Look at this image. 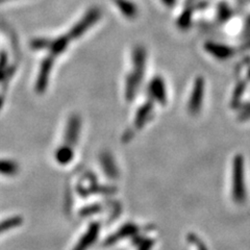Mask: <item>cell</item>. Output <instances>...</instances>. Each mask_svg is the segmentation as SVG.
Segmentation results:
<instances>
[{"instance_id":"cell-16","label":"cell","mask_w":250,"mask_h":250,"mask_svg":"<svg viewBox=\"0 0 250 250\" xmlns=\"http://www.w3.org/2000/svg\"><path fill=\"white\" fill-rule=\"evenodd\" d=\"M163 2L165 3L167 6H173L176 3V0H163Z\"/></svg>"},{"instance_id":"cell-18","label":"cell","mask_w":250,"mask_h":250,"mask_svg":"<svg viewBox=\"0 0 250 250\" xmlns=\"http://www.w3.org/2000/svg\"><path fill=\"white\" fill-rule=\"evenodd\" d=\"M249 22H250V19H249Z\"/></svg>"},{"instance_id":"cell-12","label":"cell","mask_w":250,"mask_h":250,"mask_svg":"<svg viewBox=\"0 0 250 250\" xmlns=\"http://www.w3.org/2000/svg\"><path fill=\"white\" fill-rule=\"evenodd\" d=\"M0 171L3 173H13L16 171V165L11 161H0Z\"/></svg>"},{"instance_id":"cell-3","label":"cell","mask_w":250,"mask_h":250,"mask_svg":"<svg viewBox=\"0 0 250 250\" xmlns=\"http://www.w3.org/2000/svg\"><path fill=\"white\" fill-rule=\"evenodd\" d=\"M205 80L203 77L199 76L195 80L194 87L192 89V93L189 100V104H188V108L189 112L193 115H196L200 112L203 104V97H205Z\"/></svg>"},{"instance_id":"cell-9","label":"cell","mask_w":250,"mask_h":250,"mask_svg":"<svg viewBox=\"0 0 250 250\" xmlns=\"http://www.w3.org/2000/svg\"><path fill=\"white\" fill-rule=\"evenodd\" d=\"M115 2L118 5L120 12L125 16V17L129 19L136 18V16L138 14V9L134 3L128 1V0H115Z\"/></svg>"},{"instance_id":"cell-2","label":"cell","mask_w":250,"mask_h":250,"mask_svg":"<svg viewBox=\"0 0 250 250\" xmlns=\"http://www.w3.org/2000/svg\"><path fill=\"white\" fill-rule=\"evenodd\" d=\"M101 12L99 9H91L80 21L70 30L69 36L71 38H80L90 27H92L100 19Z\"/></svg>"},{"instance_id":"cell-11","label":"cell","mask_w":250,"mask_h":250,"mask_svg":"<svg viewBox=\"0 0 250 250\" xmlns=\"http://www.w3.org/2000/svg\"><path fill=\"white\" fill-rule=\"evenodd\" d=\"M73 158L72 148L68 145H62L56 152V159L61 164H67Z\"/></svg>"},{"instance_id":"cell-13","label":"cell","mask_w":250,"mask_h":250,"mask_svg":"<svg viewBox=\"0 0 250 250\" xmlns=\"http://www.w3.org/2000/svg\"><path fill=\"white\" fill-rule=\"evenodd\" d=\"M50 41L45 40V39H39V40H35L31 43V46L34 47L35 49H44V48H49Z\"/></svg>"},{"instance_id":"cell-14","label":"cell","mask_w":250,"mask_h":250,"mask_svg":"<svg viewBox=\"0 0 250 250\" xmlns=\"http://www.w3.org/2000/svg\"><path fill=\"white\" fill-rule=\"evenodd\" d=\"M189 23H190V15L188 14V13L183 14L181 19H179V26L187 27Z\"/></svg>"},{"instance_id":"cell-17","label":"cell","mask_w":250,"mask_h":250,"mask_svg":"<svg viewBox=\"0 0 250 250\" xmlns=\"http://www.w3.org/2000/svg\"><path fill=\"white\" fill-rule=\"evenodd\" d=\"M0 1H3V0H0Z\"/></svg>"},{"instance_id":"cell-1","label":"cell","mask_w":250,"mask_h":250,"mask_svg":"<svg viewBox=\"0 0 250 250\" xmlns=\"http://www.w3.org/2000/svg\"><path fill=\"white\" fill-rule=\"evenodd\" d=\"M132 71L126 78L125 96L130 101L136 96L141 81H143L146 68V50L142 46H137L132 52Z\"/></svg>"},{"instance_id":"cell-6","label":"cell","mask_w":250,"mask_h":250,"mask_svg":"<svg viewBox=\"0 0 250 250\" xmlns=\"http://www.w3.org/2000/svg\"><path fill=\"white\" fill-rule=\"evenodd\" d=\"M149 94L151 97L161 104H166L167 103V92L166 84L162 77H154L149 83Z\"/></svg>"},{"instance_id":"cell-4","label":"cell","mask_w":250,"mask_h":250,"mask_svg":"<svg viewBox=\"0 0 250 250\" xmlns=\"http://www.w3.org/2000/svg\"><path fill=\"white\" fill-rule=\"evenodd\" d=\"M81 127H82V120L81 117L78 115H72L70 117L68 123H67V127H66V132H65V144L72 147L76 145L78 138H80V132H81Z\"/></svg>"},{"instance_id":"cell-15","label":"cell","mask_w":250,"mask_h":250,"mask_svg":"<svg viewBox=\"0 0 250 250\" xmlns=\"http://www.w3.org/2000/svg\"><path fill=\"white\" fill-rule=\"evenodd\" d=\"M241 116H243V118H250V104L242 106Z\"/></svg>"},{"instance_id":"cell-7","label":"cell","mask_w":250,"mask_h":250,"mask_svg":"<svg viewBox=\"0 0 250 250\" xmlns=\"http://www.w3.org/2000/svg\"><path fill=\"white\" fill-rule=\"evenodd\" d=\"M205 48L208 53L212 54L213 57L217 58L218 60H226L233 53L232 49L229 48V47L214 42H207Z\"/></svg>"},{"instance_id":"cell-10","label":"cell","mask_w":250,"mask_h":250,"mask_svg":"<svg viewBox=\"0 0 250 250\" xmlns=\"http://www.w3.org/2000/svg\"><path fill=\"white\" fill-rule=\"evenodd\" d=\"M68 44L69 38L67 36H62L56 39V40L51 41L49 45V49L52 56H60V54H62L66 50Z\"/></svg>"},{"instance_id":"cell-8","label":"cell","mask_w":250,"mask_h":250,"mask_svg":"<svg viewBox=\"0 0 250 250\" xmlns=\"http://www.w3.org/2000/svg\"><path fill=\"white\" fill-rule=\"evenodd\" d=\"M153 109V104L152 103H146L139 108V111L136 116V120H135V125L137 128H142L145 123L148 121V119L150 118V115L152 113Z\"/></svg>"},{"instance_id":"cell-5","label":"cell","mask_w":250,"mask_h":250,"mask_svg":"<svg viewBox=\"0 0 250 250\" xmlns=\"http://www.w3.org/2000/svg\"><path fill=\"white\" fill-rule=\"evenodd\" d=\"M53 62H54L53 57H47L42 61L40 71H39L37 83H36V89L38 93H43L47 88L49 76L53 67Z\"/></svg>"}]
</instances>
